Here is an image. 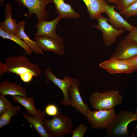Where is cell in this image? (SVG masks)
<instances>
[{
  "label": "cell",
  "mask_w": 137,
  "mask_h": 137,
  "mask_svg": "<svg viewBox=\"0 0 137 137\" xmlns=\"http://www.w3.org/2000/svg\"><path fill=\"white\" fill-rule=\"evenodd\" d=\"M7 73H14L20 76L25 83L30 82L33 77L40 76L41 71L39 65L32 63L25 55L10 56L6 58Z\"/></svg>",
  "instance_id": "obj_1"
},
{
  "label": "cell",
  "mask_w": 137,
  "mask_h": 137,
  "mask_svg": "<svg viewBox=\"0 0 137 137\" xmlns=\"http://www.w3.org/2000/svg\"><path fill=\"white\" fill-rule=\"evenodd\" d=\"M137 120L136 113L125 110H121L106 129V134L109 137H125L128 135L129 124Z\"/></svg>",
  "instance_id": "obj_2"
},
{
  "label": "cell",
  "mask_w": 137,
  "mask_h": 137,
  "mask_svg": "<svg viewBox=\"0 0 137 137\" xmlns=\"http://www.w3.org/2000/svg\"><path fill=\"white\" fill-rule=\"evenodd\" d=\"M123 101L122 95L118 91L114 90L102 92H94L90 98V105L96 110L113 109L122 104Z\"/></svg>",
  "instance_id": "obj_3"
},
{
  "label": "cell",
  "mask_w": 137,
  "mask_h": 137,
  "mask_svg": "<svg viewBox=\"0 0 137 137\" xmlns=\"http://www.w3.org/2000/svg\"><path fill=\"white\" fill-rule=\"evenodd\" d=\"M43 123L51 137H63L71 133L73 127L71 118L60 112L51 119L45 117Z\"/></svg>",
  "instance_id": "obj_4"
},
{
  "label": "cell",
  "mask_w": 137,
  "mask_h": 137,
  "mask_svg": "<svg viewBox=\"0 0 137 137\" xmlns=\"http://www.w3.org/2000/svg\"><path fill=\"white\" fill-rule=\"evenodd\" d=\"M116 115L114 108L107 110H90L87 114V119L94 129H106Z\"/></svg>",
  "instance_id": "obj_5"
},
{
  "label": "cell",
  "mask_w": 137,
  "mask_h": 137,
  "mask_svg": "<svg viewBox=\"0 0 137 137\" xmlns=\"http://www.w3.org/2000/svg\"><path fill=\"white\" fill-rule=\"evenodd\" d=\"M96 19L98 21V24L94 25L93 26L101 31L103 41L107 46L109 47L115 43L117 37L125 32L122 29H117L109 24L108 22V19L102 14Z\"/></svg>",
  "instance_id": "obj_6"
},
{
  "label": "cell",
  "mask_w": 137,
  "mask_h": 137,
  "mask_svg": "<svg viewBox=\"0 0 137 137\" xmlns=\"http://www.w3.org/2000/svg\"><path fill=\"white\" fill-rule=\"evenodd\" d=\"M15 0L20 5L28 8L27 13L24 14L26 17L30 18L35 14L38 20L46 21L48 15L46 6L49 3H54L53 0Z\"/></svg>",
  "instance_id": "obj_7"
},
{
  "label": "cell",
  "mask_w": 137,
  "mask_h": 137,
  "mask_svg": "<svg viewBox=\"0 0 137 137\" xmlns=\"http://www.w3.org/2000/svg\"><path fill=\"white\" fill-rule=\"evenodd\" d=\"M45 77L55 85L58 86L64 96V98L60 104L65 106L71 105V103L69 95V89L75 82L76 78L66 75L63 79L57 77L53 73L50 67L44 70Z\"/></svg>",
  "instance_id": "obj_8"
},
{
  "label": "cell",
  "mask_w": 137,
  "mask_h": 137,
  "mask_svg": "<svg viewBox=\"0 0 137 137\" xmlns=\"http://www.w3.org/2000/svg\"><path fill=\"white\" fill-rule=\"evenodd\" d=\"M137 56V43L125 38L117 45L111 57L127 60Z\"/></svg>",
  "instance_id": "obj_9"
},
{
  "label": "cell",
  "mask_w": 137,
  "mask_h": 137,
  "mask_svg": "<svg viewBox=\"0 0 137 137\" xmlns=\"http://www.w3.org/2000/svg\"><path fill=\"white\" fill-rule=\"evenodd\" d=\"M99 66L100 68L106 70L111 74L122 73L128 74L133 72L131 65L126 60L111 57L100 63Z\"/></svg>",
  "instance_id": "obj_10"
},
{
  "label": "cell",
  "mask_w": 137,
  "mask_h": 137,
  "mask_svg": "<svg viewBox=\"0 0 137 137\" xmlns=\"http://www.w3.org/2000/svg\"><path fill=\"white\" fill-rule=\"evenodd\" d=\"M61 19L58 16L55 19L50 21L38 20L36 26L37 31L35 36H46L63 43L64 41V39L58 35L56 31L57 25Z\"/></svg>",
  "instance_id": "obj_11"
},
{
  "label": "cell",
  "mask_w": 137,
  "mask_h": 137,
  "mask_svg": "<svg viewBox=\"0 0 137 137\" xmlns=\"http://www.w3.org/2000/svg\"><path fill=\"white\" fill-rule=\"evenodd\" d=\"M80 83L79 80L76 78L73 85L68 91L71 105L72 108H75L76 111L83 115L84 118L87 119V114L90 110L89 105L85 103L81 96L80 90Z\"/></svg>",
  "instance_id": "obj_12"
},
{
  "label": "cell",
  "mask_w": 137,
  "mask_h": 137,
  "mask_svg": "<svg viewBox=\"0 0 137 137\" xmlns=\"http://www.w3.org/2000/svg\"><path fill=\"white\" fill-rule=\"evenodd\" d=\"M116 5H109L107 3L104 8V12L108 16V21L114 27L118 29L122 28L130 31L134 26L125 20L115 10Z\"/></svg>",
  "instance_id": "obj_13"
},
{
  "label": "cell",
  "mask_w": 137,
  "mask_h": 137,
  "mask_svg": "<svg viewBox=\"0 0 137 137\" xmlns=\"http://www.w3.org/2000/svg\"><path fill=\"white\" fill-rule=\"evenodd\" d=\"M34 39L42 50L52 52L59 56L64 53L63 43L55 39L45 36H35Z\"/></svg>",
  "instance_id": "obj_14"
},
{
  "label": "cell",
  "mask_w": 137,
  "mask_h": 137,
  "mask_svg": "<svg viewBox=\"0 0 137 137\" xmlns=\"http://www.w3.org/2000/svg\"><path fill=\"white\" fill-rule=\"evenodd\" d=\"M24 118L34 128L41 137H51L43 123V120L45 117L46 113L44 110L42 111L39 114L30 116L25 113L22 114Z\"/></svg>",
  "instance_id": "obj_15"
},
{
  "label": "cell",
  "mask_w": 137,
  "mask_h": 137,
  "mask_svg": "<svg viewBox=\"0 0 137 137\" xmlns=\"http://www.w3.org/2000/svg\"><path fill=\"white\" fill-rule=\"evenodd\" d=\"M12 8L8 3L5 5L4 20L0 23V28L11 34L15 35L18 26L15 19L12 17Z\"/></svg>",
  "instance_id": "obj_16"
},
{
  "label": "cell",
  "mask_w": 137,
  "mask_h": 137,
  "mask_svg": "<svg viewBox=\"0 0 137 137\" xmlns=\"http://www.w3.org/2000/svg\"><path fill=\"white\" fill-rule=\"evenodd\" d=\"M0 94L12 96L19 95L27 97V91L21 85L8 80L3 81L0 83Z\"/></svg>",
  "instance_id": "obj_17"
},
{
  "label": "cell",
  "mask_w": 137,
  "mask_h": 137,
  "mask_svg": "<svg viewBox=\"0 0 137 137\" xmlns=\"http://www.w3.org/2000/svg\"><path fill=\"white\" fill-rule=\"evenodd\" d=\"M56 7L55 12L61 19L68 18L77 19L80 15L75 10L71 5L65 3L64 0H53Z\"/></svg>",
  "instance_id": "obj_18"
},
{
  "label": "cell",
  "mask_w": 137,
  "mask_h": 137,
  "mask_svg": "<svg viewBox=\"0 0 137 137\" xmlns=\"http://www.w3.org/2000/svg\"><path fill=\"white\" fill-rule=\"evenodd\" d=\"M25 21H22L18 23V26L15 35L20 39L23 40L33 52L36 54L43 55V50L37 42L30 39L24 31L25 28Z\"/></svg>",
  "instance_id": "obj_19"
},
{
  "label": "cell",
  "mask_w": 137,
  "mask_h": 137,
  "mask_svg": "<svg viewBox=\"0 0 137 137\" xmlns=\"http://www.w3.org/2000/svg\"><path fill=\"white\" fill-rule=\"evenodd\" d=\"M85 4L87 12L91 20L96 19L104 12L107 2L106 0H82Z\"/></svg>",
  "instance_id": "obj_20"
},
{
  "label": "cell",
  "mask_w": 137,
  "mask_h": 137,
  "mask_svg": "<svg viewBox=\"0 0 137 137\" xmlns=\"http://www.w3.org/2000/svg\"><path fill=\"white\" fill-rule=\"evenodd\" d=\"M12 100L24 107L26 109L28 114L36 116L39 114L41 110L37 109L35 105V101L33 97H25L19 95L12 96Z\"/></svg>",
  "instance_id": "obj_21"
},
{
  "label": "cell",
  "mask_w": 137,
  "mask_h": 137,
  "mask_svg": "<svg viewBox=\"0 0 137 137\" xmlns=\"http://www.w3.org/2000/svg\"><path fill=\"white\" fill-rule=\"evenodd\" d=\"M20 109L19 105L13 106L0 114V129L5 125H10L12 117L17 115Z\"/></svg>",
  "instance_id": "obj_22"
},
{
  "label": "cell",
  "mask_w": 137,
  "mask_h": 137,
  "mask_svg": "<svg viewBox=\"0 0 137 137\" xmlns=\"http://www.w3.org/2000/svg\"><path fill=\"white\" fill-rule=\"evenodd\" d=\"M0 36L3 38L12 40L22 47L25 50V53L28 55H32L33 51L24 41L14 35L9 33L0 28Z\"/></svg>",
  "instance_id": "obj_23"
},
{
  "label": "cell",
  "mask_w": 137,
  "mask_h": 137,
  "mask_svg": "<svg viewBox=\"0 0 137 137\" xmlns=\"http://www.w3.org/2000/svg\"><path fill=\"white\" fill-rule=\"evenodd\" d=\"M119 13L126 18L137 16V1L126 9L119 11Z\"/></svg>",
  "instance_id": "obj_24"
},
{
  "label": "cell",
  "mask_w": 137,
  "mask_h": 137,
  "mask_svg": "<svg viewBox=\"0 0 137 137\" xmlns=\"http://www.w3.org/2000/svg\"><path fill=\"white\" fill-rule=\"evenodd\" d=\"M88 127L81 123L75 129L72 130V137H83L88 129Z\"/></svg>",
  "instance_id": "obj_25"
},
{
  "label": "cell",
  "mask_w": 137,
  "mask_h": 137,
  "mask_svg": "<svg viewBox=\"0 0 137 137\" xmlns=\"http://www.w3.org/2000/svg\"><path fill=\"white\" fill-rule=\"evenodd\" d=\"M13 104L10 102L5 95H0V114L13 106Z\"/></svg>",
  "instance_id": "obj_26"
},
{
  "label": "cell",
  "mask_w": 137,
  "mask_h": 137,
  "mask_svg": "<svg viewBox=\"0 0 137 137\" xmlns=\"http://www.w3.org/2000/svg\"><path fill=\"white\" fill-rule=\"evenodd\" d=\"M137 1V0H117L116 9L118 10H123Z\"/></svg>",
  "instance_id": "obj_27"
},
{
  "label": "cell",
  "mask_w": 137,
  "mask_h": 137,
  "mask_svg": "<svg viewBox=\"0 0 137 137\" xmlns=\"http://www.w3.org/2000/svg\"><path fill=\"white\" fill-rule=\"evenodd\" d=\"M45 111L48 115L53 116L57 115L59 112L57 106L53 104L47 105L45 108Z\"/></svg>",
  "instance_id": "obj_28"
},
{
  "label": "cell",
  "mask_w": 137,
  "mask_h": 137,
  "mask_svg": "<svg viewBox=\"0 0 137 137\" xmlns=\"http://www.w3.org/2000/svg\"><path fill=\"white\" fill-rule=\"evenodd\" d=\"M125 38L131 40L137 43V27L134 26Z\"/></svg>",
  "instance_id": "obj_29"
},
{
  "label": "cell",
  "mask_w": 137,
  "mask_h": 137,
  "mask_svg": "<svg viewBox=\"0 0 137 137\" xmlns=\"http://www.w3.org/2000/svg\"><path fill=\"white\" fill-rule=\"evenodd\" d=\"M131 65L133 72L137 71V56L129 60H126Z\"/></svg>",
  "instance_id": "obj_30"
},
{
  "label": "cell",
  "mask_w": 137,
  "mask_h": 137,
  "mask_svg": "<svg viewBox=\"0 0 137 137\" xmlns=\"http://www.w3.org/2000/svg\"><path fill=\"white\" fill-rule=\"evenodd\" d=\"M7 70V67L6 64L4 63H3L0 61V77L1 78L3 74L6 72Z\"/></svg>",
  "instance_id": "obj_31"
},
{
  "label": "cell",
  "mask_w": 137,
  "mask_h": 137,
  "mask_svg": "<svg viewBox=\"0 0 137 137\" xmlns=\"http://www.w3.org/2000/svg\"><path fill=\"white\" fill-rule=\"evenodd\" d=\"M111 3L117 4V0H106Z\"/></svg>",
  "instance_id": "obj_32"
},
{
  "label": "cell",
  "mask_w": 137,
  "mask_h": 137,
  "mask_svg": "<svg viewBox=\"0 0 137 137\" xmlns=\"http://www.w3.org/2000/svg\"><path fill=\"white\" fill-rule=\"evenodd\" d=\"M6 0H0V4L1 7L5 5V1Z\"/></svg>",
  "instance_id": "obj_33"
},
{
  "label": "cell",
  "mask_w": 137,
  "mask_h": 137,
  "mask_svg": "<svg viewBox=\"0 0 137 137\" xmlns=\"http://www.w3.org/2000/svg\"><path fill=\"white\" fill-rule=\"evenodd\" d=\"M135 111H136L135 113H136V114L137 115V107H136V109H135ZM137 128V125H136V126L135 129H136Z\"/></svg>",
  "instance_id": "obj_34"
}]
</instances>
